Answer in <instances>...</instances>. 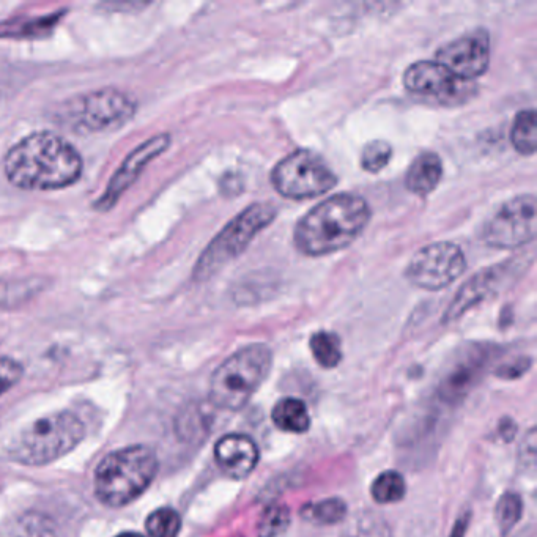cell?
<instances>
[{
  "instance_id": "6da1fadb",
  "label": "cell",
  "mask_w": 537,
  "mask_h": 537,
  "mask_svg": "<svg viewBox=\"0 0 537 537\" xmlns=\"http://www.w3.org/2000/svg\"><path fill=\"white\" fill-rule=\"evenodd\" d=\"M84 163L78 150L51 131H38L16 142L4 160L8 182L24 191H51L81 180Z\"/></svg>"
},
{
  "instance_id": "7a4b0ae2",
  "label": "cell",
  "mask_w": 537,
  "mask_h": 537,
  "mask_svg": "<svg viewBox=\"0 0 537 537\" xmlns=\"http://www.w3.org/2000/svg\"><path fill=\"white\" fill-rule=\"evenodd\" d=\"M369 221L371 208L363 197L336 194L315 205L298 221L293 241L306 256H326L352 245Z\"/></svg>"
},
{
  "instance_id": "3957f363",
  "label": "cell",
  "mask_w": 537,
  "mask_h": 537,
  "mask_svg": "<svg viewBox=\"0 0 537 537\" xmlns=\"http://www.w3.org/2000/svg\"><path fill=\"white\" fill-rule=\"evenodd\" d=\"M158 471L155 451L130 446L111 452L95 471V493L109 508H122L149 489Z\"/></svg>"
},
{
  "instance_id": "277c9868",
  "label": "cell",
  "mask_w": 537,
  "mask_h": 537,
  "mask_svg": "<svg viewBox=\"0 0 537 537\" xmlns=\"http://www.w3.org/2000/svg\"><path fill=\"white\" fill-rule=\"evenodd\" d=\"M273 364V353L267 345L251 344L229 356L213 374L210 399L229 412H237L248 404L260 388Z\"/></svg>"
},
{
  "instance_id": "5b68a950",
  "label": "cell",
  "mask_w": 537,
  "mask_h": 537,
  "mask_svg": "<svg viewBox=\"0 0 537 537\" xmlns=\"http://www.w3.org/2000/svg\"><path fill=\"white\" fill-rule=\"evenodd\" d=\"M84 424L70 412H59L37 419L15 438L10 454L16 462L38 467L65 456L81 443Z\"/></svg>"
},
{
  "instance_id": "8992f818",
  "label": "cell",
  "mask_w": 537,
  "mask_h": 537,
  "mask_svg": "<svg viewBox=\"0 0 537 537\" xmlns=\"http://www.w3.org/2000/svg\"><path fill=\"white\" fill-rule=\"evenodd\" d=\"M276 213L278 210L275 205L256 202L243 210L237 218L232 219L213 238L212 243L197 260L193 271L194 281L204 282L212 279L218 271L226 267L227 263L241 256L251 245V241L275 221Z\"/></svg>"
},
{
  "instance_id": "52a82bcc",
  "label": "cell",
  "mask_w": 537,
  "mask_h": 537,
  "mask_svg": "<svg viewBox=\"0 0 537 537\" xmlns=\"http://www.w3.org/2000/svg\"><path fill=\"white\" fill-rule=\"evenodd\" d=\"M136 111L138 103L130 93L109 87L68 100L60 117L75 133H108L130 122Z\"/></svg>"
},
{
  "instance_id": "ba28073f",
  "label": "cell",
  "mask_w": 537,
  "mask_h": 537,
  "mask_svg": "<svg viewBox=\"0 0 537 537\" xmlns=\"http://www.w3.org/2000/svg\"><path fill=\"white\" fill-rule=\"evenodd\" d=\"M271 183L287 199H312L338 185V177L328 164L311 150H297L276 164Z\"/></svg>"
},
{
  "instance_id": "9c48e42d",
  "label": "cell",
  "mask_w": 537,
  "mask_h": 537,
  "mask_svg": "<svg viewBox=\"0 0 537 537\" xmlns=\"http://www.w3.org/2000/svg\"><path fill=\"white\" fill-rule=\"evenodd\" d=\"M467 270L462 249L449 241L432 243L419 249L405 270L410 284L424 290H441L451 286Z\"/></svg>"
},
{
  "instance_id": "30bf717a",
  "label": "cell",
  "mask_w": 537,
  "mask_h": 537,
  "mask_svg": "<svg viewBox=\"0 0 537 537\" xmlns=\"http://www.w3.org/2000/svg\"><path fill=\"white\" fill-rule=\"evenodd\" d=\"M536 238V197L522 194L508 200L484 227L482 240L490 248L515 249Z\"/></svg>"
},
{
  "instance_id": "8fae6325",
  "label": "cell",
  "mask_w": 537,
  "mask_h": 537,
  "mask_svg": "<svg viewBox=\"0 0 537 537\" xmlns=\"http://www.w3.org/2000/svg\"><path fill=\"white\" fill-rule=\"evenodd\" d=\"M405 89L416 97L441 106L467 103L476 92L475 82L463 81L438 62H416L404 75Z\"/></svg>"
},
{
  "instance_id": "7c38bea8",
  "label": "cell",
  "mask_w": 537,
  "mask_h": 537,
  "mask_svg": "<svg viewBox=\"0 0 537 537\" xmlns=\"http://www.w3.org/2000/svg\"><path fill=\"white\" fill-rule=\"evenodd\" d=\"M169 147H171V134L167 133L153 136L149 141L136 147L130 155L126 156L122 166L117 169L111 182L106 186V191L101 194L93 208L100 213L111 212L112 208L119 204L120 197L138 182L145 167L158 156L163 155Z\"/></svg>"
},
{
  "instance_id": "4fadbf2b",
  "label": "cell",
  "mask_w": 537,
  "mask_h": 537,
  "mask_svg": "<svg viewBox=\"0 0 537 537\" xmlns=\"http://www.w3.org/2000/svg\"><path fill=\"white\" fill-rule=\"evenodd\" d=\"M437 62L463 81H475L486 73L490 62V40L478 29L449 41L437 51Z\"/></svg>"
},
{
  "instance_id": "5bb4252c",
  "label": "cell",
  "mask_w": 537,
  "mask_h": 537,
  "mask_svg": "<svg viewBox=\"0 0 537 537\" xmlns=\"http://www.w3.org/2000/svg\"><path fill=\"white\" fill-rule=\"evenodd\" d=\"M523 265L525 263H515L512 260H508V262L498 263L495 267L479 271L478 275L468 279L460 287L456 297L452 300L451 306L446 309L443 322H454V320L460 319L468 309L475 308L482 301L498 295L504 287L511 284L512 278L520 275Z\"/></svg>"
},
{
  "instance_id": "9a60e30c",
  "label": "cell",
  "mask_w": 537,
  "mask_h": 537,
  "mask_svg": "<svg viewBox=\"0 0 537 537\" xmlns=\"http://www.w3.org/2000/svg\"><path fill=\"white\" fill-rule=\"evenodd\" d=\"M490 356L492 352L489 345L475 344L463 349L459 358L449 367L445 378L441 380L438 388L441 399L448 404H457L467 396L489 364Z\"/></svg>"
},
{
  "instance_id": "2e32d148",
  "label": "cell",
  "mask_w": 537,
  "mask_h": 537,
  "mask_svg": "<svg viewBox=\"0 0 537 537\" xmlns=\"http://www.w3.org/2000/svg\"><path fill=\"white\" fill-rule=\"evenodd\" d=\"M215 459L224 475L245 479L259 463V448L248 435L229 434L216 443Z\"/></svg>"
},
{
  "instance_id": "e0dca14e",
  "label": "cell",
  "mask_w": 537,
  "mask_h": 537,
  "mask_svg": "<svg viewBox=\"0 0 537 537\" xmlns=\"http://www.w3.org/2000/svg\"><path fill=\"white\" fill-rule=\"evenodd\" d=\"M443 177V163L437 153L424 152L416 156L405 175V186L416 196L432 193Z\"/></svg>"
},
{
  "instance_id": "ac0fdd59",
  "label": "cell",
  "mask_w": 537,
  "mask_h": 537,
  "mask_svg": "<svg viewBox=\"0 0 537 537\" xmlns=\"http://www.w3.org/2000/svg\"><path fill=\"white\" fill-rule=\"evenodd\" d=\"M65 10L51 13V15L38 16V18L8 19L0 23V38H45L54 32L60 19L65 16Z\"/></svg>"
},
{
  "instance_id": "d6986e66",
  "label": "cell",
  "mask_w": 537,
  "mask_h": 537,
  "mask_svg": "<svg viewBox=\"0 0 537 537\" xmlns=\"http://www.w3.org/2000/svg\"><path fill=\"white\" fill-rule=\"evenodd\" d=\"M273 423L282 432L289 434H306L311 429V416L303 400L284 397L271 412Z\"/></svg>"
},
{
  "instance_id": "ffe728a7",
  "label": "cell",
  "mask_w": 537,
  "mask_h": 537,
  "mask_svg": "<svg viewBox=\"0 0 537 537\" xmlns=\"http://www.w3.org/2000/svg\"><path fill=\"white\" fill-rule=\"evenodd\" d=\"M40 279H0V309L18 308L41 292Z\"/></svg>"
},
{
  "instance_id": "44dd1931",
  "label": "cell",
  "mask_w": 537,
  "mask_h": 537,
  "mask_svg": "<svg viewBox=\"0 0 537 537\" xmlns=\"http://www.w3.org/2000/svg\"><path fill=\"white\" fill-rule=\"evenodd\" d=\"M511 142L520 155H533L536 152L537 122L536 112L525 109L515 115L511 130Z\"/></svg>"
},
{
  "instance_id": "7402d4cb",
  "label": "cell",
  "mask_w": 537,
  "mask_h": 537,
  "mask_svg": "<svg viewBox=\"0 0 537 537\" xmlns=\"http://www.w3.org/2000/svg\"><path fill=\"white\" fill-rule=\"evenodd\" d=\"M309 347L314 360L325 369H334L342 361L341 339L338 338V334L317 331L312 334Z\"/></svg>"
},
{
  "instance_id": "603a6c76",
  "label": "cell",
  "mask_w": 537,
  "mask_h": 537,
  "mask_svg": "<svg viewBox=\"0 0 537 537\" xmlns=\"http://www.w3.org/2000/svg\"><path fill=\"white\" fill-rule=\"evenodd\" d=\"M407 484L397 471H385L372 482L371 495L375 503L393 504L404 500Z\"/></svg>"
},
{
  "instance_id": "cb8c5ba5",
  "label": "cell",
  "mask_w": 537,
  "mask_h": 537,
  "mask_svg": "<svg viewBox=\"0 0 537 537\" xmlns=\"http://www.w3.org/2000/svg\"><path fill=\"white\" fill-rule=\"evenodd\" d=\"M347 504L341 498L319 501V503L306 504L301 509L303 519L319 525H336L347 517Z\"/></svg>"
},
{
  "instance_id": "d4e9b609",
  "label": "cell",
  "mask_w": 537,
  "mask_h": 537,
  "mask_svg": "<svg viewBox=\"0 0 537 537\" xmlns=\"http://www.w3.org/2000/svg\"><path fill=\"white\" fill-rule=\"evenodd\" d=\"M290 511L282 504L265 509L257 523V537H279L289 530Z\"/></svg>"
},
{
  "instance_id": "484cf974",
  "label": "cell",
  "mask_w": 537,
  "mask_h": 537,
  "mask_svg": "<svg viewBox=\"0 0 537 537\" xmlns=\"http://www.w3.org/2000/svg\"><path fill=\"white\" fill-rule=\"evenodd\" d=\"M523 515V501L517 493H504L495 506V520L501 534H508Z\"/></svg>"
},
{
  "instance_id": "4316f807",
  "label": "cell",
  "mask_w": 537,
  "mask_h": 537,
  "mask_svg": "<svg viewBox=\"0 0 537 537\" xmlns=\"http://www.w3.org/2000/svg\"><path fill=\"white\" fill-rule=\"evenodd\" d=\"M147 531L150 537H177L182 530V519L172 508H161L147 519Z\"/></svg>"
},
{
  "instance_id": "83f0119b",
  "label": "cell",
  "mask_w": 537,
  "mask_h": 537,
  "mask_svg": "<svg viewBox=\"0 0 537 537\" xmlns=\"http://www.w3.org/2000/svg\"><path fill=\"white\" fill-rule=\"evenodd\" d=\"M393 158V149L386 141H372L361 152V167L371 174L382 172Z\"/></svg>"
},
{
  "instance_id": "f1b7e54d",
  "label": "cell",
  "mask_w": 537,
  "mask_h": 537,
  "mask_svg": "<svg viewBox=\"0 0 537 537\" xmlns=\"http://www.w3.org/2000/svg\"><path fill=\"white\" fill-rule=\"evenodd\" d=\"M23 377V366L12 358L0 356V396L7 393Z\"/></svg>"
},
{
  "instance_id": "f546056e",
  "label": "cell",
  "mask_w": 537,
  "mask_h": 537,
  "mask_svg": "<svg viewBox=\"0 0 537 537\" xmlns=\"http://www.w3.org/2000/svg\"><path fill=\"white\" fill-rule=\"evenodd\" d=\"M352 537H391L388 525L383 520L367 515L356 525L355 534Z\"/></svg>"
},
{
  "instance_id": "4dcf8cb0",
  "label": "cell",
  "mask_w": 537,
  "mask_h": 537,
  "mask_svg": "<svg viewBox=\"0 0 537 537\" xmlns=\"http://www.w3.org/2000/svg\"><path fill=\"white\" fill-rule=\"evenodd\" d=\"M221 191L227 196H237L243 191V180L240 175L226 174L221 180Z\"/></svg>"
},
{
  "instance_id": "1f68e13d",
  "label": "cell",
  "mask_w": 537,
  "mask_h": 537,
  "mask_svg": "<svg viewBox=\"0 0 537 537\" xmlns=\"http://www.w3.org/2000/svg\"><path fill=\"white\" fill-rule=\"evenodd\" d=\"M528 366H530V361L526 360H519L517 363L512 366V364H509V366H504L503 369H500L498 371V375L500 377H506V378H515L517 375H522L523 372L528 369Z\"/></svg>"
},
{
  "instance_id": "d6a6232c",
  "label": "cell",
  "mask_w": 537,
  "mask_h": 537,
  "mask_svg": "<svg viewBox=\"0 0 537 537\" xmlns=\"http://www.w3.org/2000/svg\"><path fill=\"white\" fill-rule=\"evenodd\" d=\"M468 519L459 520L457 522L456 528L452 531L451 537H463L465 534V528H467Z\"/></svg>"
},
{
  "instance_id": "836d02e7",
  "label": "cell",
  "mask_w": 537,
  "mask_h": 537,
  "mask_svg": "<svg viewBox=\"0 0 537 537\" xmlns=\"http://www.w3.org/2000/svg\"><path fill=\"white\" fill-rule=\"evenodd\" d=\"M115 537H145V536H142V534H139V533H133V531H131V533H122V534H119V536H115Z\"/></svg>"
}]
</instances>
